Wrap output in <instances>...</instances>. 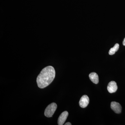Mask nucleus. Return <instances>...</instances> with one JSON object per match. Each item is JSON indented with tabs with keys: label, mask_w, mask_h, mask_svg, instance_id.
Listing matches in <instances>:
<instances>
[{
	"label": "nucleus",
	"mask_w": 125,
	"mask_h": 125,
	"mask_svg": "<svg viewBox=\"0 0 125 125\" xmlns=\"http://www.w3.org/2000/svg\"><path fill=\"white\" fill-rule=\"evenodd\" d=\"M69 115L68 112L65 111L62 112L60 115L58 117V125H64L67 117Z\"/></svg>",
	"instance_id": "5"
},
{
	"label": "nucleus",
	"mask_w": 125,
	"mask_h": 125,
	"mask_svg": "<svg viewBox=\"0 0 125 125\" xmlns=\"http://www.w3.org/2000/svg\"><path fill=\"white\" fill-rule=\"evenodd\" d=\"M89 102V97L87 95H83L80 100L79 104L80 106L81 107L83 108H84L87 107V106L88 105Z\"/></svg>",
	"instance_id": "3"
},
{
	"label": "nucleus",
	"mask_w": 125,
	"mask_h": 125,
	"mask_svg": "<svg viewBox=\"0 0 125 125\" xmlns=\"http://www.w3.org/2000/svg\"><path fill=\"white\" fill-rule=\"evenodd\" d=\"M65 125H71L72 124L71 123H70V122H67V123H65Z\"/></svg>",
	"instance_id": "9"
},
{
	"label": "nucleus",
	"mask_w": 125,
	"mask_h": 125,
	"mask_svg": "<svg viewBox=\"0 0 125 125\" xmlns=\"http://www.w3.org/2000/svg\"><path fill=\"white\" fill-rule=\"evenodd\" d=\"M123 44L124 46H125V38L124 39V40H123Z\"/></svg>",
	"instance_id": "10"
},
{
	"label": "nucleus",
	"mask_w": 125,
	"mask_h": 125,
	"mask_svg": "<svg viewBox=\"0 0 125 125\" xmlns=\"http://www.w3.org/2000/svg\"><path fill=\"white\" fill-rule=\"evenodd\" d=\"M108 92L110 93H113L116 92L117 89V86L116 83L114 81L109 82L107 87Z\"/></svg>",
	"instance_id": "6"
},
{
	"label": "nucleus",
	"mask_w": 125,
	"mask_h": 125,
	"mask_svg": "<svg viewBox=\"0 0 125 125\" xmlns=\"http://www.w3.org/2000/svg\"><path fill=\"white\" fill-rule=\"evenodd\" d=\"M55 76V71L51 66H47L42 70L37 76L38 86L41 89L47 87L52 82Z\"/></svg>",
	"instance_id": "1"
},
{
	"label": "nucleus",
	"mask_w": 125,
	"mask_h": 125,
	"mask_svg": "<svg viewBox=\"0 0 125 125\" xmlns=\"http://www.w3.org/2000/svg\"><path fill=\"white\" fill-rule=\"evenodd\" d=\"M119 45L118 43H116L114 45V47L112 48L111 49L109 50V54L110 55H114L116 52L119 49Z\"/></svg>",
	"instance_id": "8"
},
{
	"label": "nucleus",
	"mask_w": 125,
	"mask_h": 125,
	"mask_svg": "<svg viewBox=\"0 0 125 125\" xmlns=\"http://www.w3.org/2000/svg\"><path fill=\"white\" fill-rule=\"evenodd\" d=\"M111 109L117 114H120L121 112L122 107L119 103L115 102H112L111 103Z\"/></svg>",
	"instance_id": "4"
},
{
	"label": "nucleus",
	"mask_w": 125,
	"mask_h": 125,
	"mask_svg": "<svg viewBox=\"0 0 125 125\" xmlns=\"http://www.w3.org/2000/svg\"><path fill=\"white\" fill-rule=\"evenodd\" d=\"M57 108V105L55 103H52L49 104L45 109V115L47 117H51L53 115Z\"/></svg>",
	"instance_id": "2"
},
{
	"label": "nucleus",
	"mask_w": 125,
	"mask_h": 125,
	"mask_svg": "<svg viewBox=\"0 0 125 125\" xmlns=\"http://www.w3.org/2000/svg\"><path fill=\"white\" fill-rule=\"evenodd\" d=\"M89 77L90 80L94 83H99L98 76L97 74L95 72H92L89 75Z\"/></svg>",
	"instance_id": "7"
}]
</instances>
